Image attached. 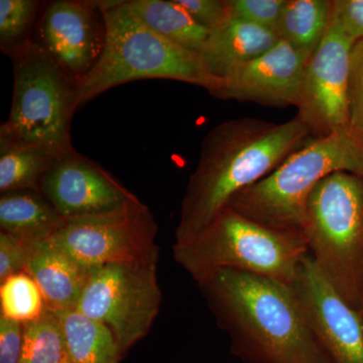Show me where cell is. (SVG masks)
<instances>
[{"mask_svg": "<svg viewBox=\"0 0 363 363\" xmlns=\"http://www.w3.org/2000/svg\"><path fill=\"white\" fill-rule=\"evenodd\" d=\"M308 60L281 40L225 79L212 94L271 106H297Z\"/></svg>", "mask_w": 363, "mask_h": 363, "instance_id": "obj_13", "label": "cell"}, {"mask_svg": "<svg viewBox=\"0 0 363 363\" xmlns=\"http://www.w3.org/2000/svg\"><path fill=\"white\" fill-rule=\"evenodd\" d=\"M348 100L350 130L363 138V40L355 43L351 50Z\"/></svg>", "mask_w": 363, "mask_h": 363, "instance_id": "obj_26", "label": "cell"}, {"mask_svg": "<svg viewBox=\"0 0 363 363\" xmlns=\"http://www.w3.org/2000/svg\"><path fill=\"white\" fill-rule=\"evenodd\" d=\"M67 360L65 336L55 313L45 310L39 319L23 324L20 363H64Z\"/></svg>", "mask_w": 363, "mask_h": 363, "instance_id": "obj_22", "label": "cell"}, {"mask_svg": "<svg viewBox=\"0 0 363 363\" xmlns=\"http://www.w3.org/2000/svg\"><path fill=\"white\" fill-rule=\"evenodd\" d=\"M64 363H70V362H69V360H67V362H65Z\"/></svg>", "mask_w": 363, "mask_h": 363, "instance_id": "obj_31", "label": "cell"}, {"mask_svg": "<svg viewBox=\"0 0 363 363\" xmlns=\"http://www.w3.org/2000/svg\"><path fill=\"white\" fill-rule=\"evenodd\" d=\"M354 43L329 26L324 40L306 64L298 117L315 138L350 126V62Z\"/></svg>", "mask_w": 363, "mask_h": 363, "instance_id": "obj_11", "label": "cell"}, {"mask_svg": "<svg viewBox=\"0 0 363 363\" xmlns=\"http://www.w3.org/2000/svg\"><path fill=\"white\" fill-rule=\"evenodd\" d=\"M35 243L11 234L0 233V284L13 274L25 272Z\"/></svg>", "mask_w": 363, "mask_h": 363, "instance_id": "obj_27", "label": "cell"}, {"mask_svg": "<svg viewBox=\"0 0 363 363\" xmlns=\"http://www.w3.org/2000/svg\"><path fill=\"white\" fill-rule=\"evenodd\" d=\"M303 235L333 288L363 311V176L337 172L318 183L306 205Z\"/></svg>", "mask_w": 363, "mask_h": 363, "instance_id": "obj_7", "label": "cell"}, {"mask_svg": "<svg viewBox=\"0 0 363 363\" xmlns=\"http://www.w3.org/2000/svg\"><path fill=\"white\" fill-rule=\"evenodd\" d=\"M286 0H230L233 18L278 32Z\"/></svg>", "mask_w": 363, "mask_h": 363, "instance_id": "obj_25", "label": "cell"}, {"mask_svg": "<svg viewBox=\"0 0 363 363\" xmlns=\"http://www.w3.org/2000/svg\"><path fill=\"white\" fill-rule=\"evenodd\" d=\"M40 193L65 220L112 211L138 198L75 150L55 161L43 178Z\"/></svg>", "mask_w": 363, "mask_h": 363, "instance_id": "obj_12", "label": "cell"}, {"mask_svg": "<svg viewBox=\"0 0 363 363\" xmlns=\"http://www.w3.org/2000/svg\"><path fill=\"white\" fill-rule=\"evenodd\" d=\"M23 325L0 315V363H20Z\"/></svg>", "mask_w": 363, "mask_h": 363, "instance_id": "obj_30", "label": "cell"}, {"mask_svg": "<svg viewBox=\"0 0 363 363\" xmlns=\"http://www.w3.org/2000/svg\"><path fill=\"white\" fill-rule=\"evenodd\" d=\"M13 95L0 142L38 147L60 157L74 150L71 121L80 106L77 79L50 52L28 40L11 55Z\"/></svg>", "mask_w": 363, "mask_h": 363, "instance_id": "obj_6", "label": "cell"}, {"mask_svg": "<svg viewBox=\"0 0 363 363\" xmlns=\"http://www.w3.org/2000/svg\"><path fill=\"white\" fill-rule=\"evenodd\" d=\"M173 252L197 283L229 269L292 284L309 253L302 233L262 225L229 206L190 240L176 242Z\"/></svg>", "mask_w": 363, "mask_h": 363, "instance_id": "obj_5", "label": "cell"}, {"mask_svg": "<svg viewBox=\"0 0 363 363\" xmlns=\"http://www.w3.org/2000/svg\"><path fill=\"white\" fill-rule=\"evenodd\" d=\"M337 172L363 176V138L350 126L313 138L271 174L234 196L228 206L262 225L302 233L308 198L320 181Z\"/></svg>", "mask_w": 363, "mask_h": 363, "instance_id": "obj_4", "label": "cell"}, {"mask_svg": "<svg viewBox=\"0 0 363 363\" xmlns=\"http://www.w3.org/2000/svg\"><path fill=\"white\" fill-rule=\"evenodd\" d=\"M128 4L152 30L201 56L212 33L200 26L176 0H128Z\"/></svg>", "mask_w": 363, "mask_h": 363, "instance_id": "obj_18", "label": "cell"}, {"mask_svg": "<svg viewBox=\"0 0 363 363\" xmlns=\"http://www.w3.org/2000/svg\"><path fill=\"white\" fill-rule=\"evenodd\" d=\"M329 16L330 1L327 0H286L279 38L309 61L328 30Z\"/></svg>", "mask_w": 363, "mask_h": 363, "instance_id": "obj_20", "label": "cell"}, {"mask_svg": "<svg viewBox=\"0 0 363 363\" xmlns=\"http://www.w3.org/2000/svg\"><path fill=\"white\" fill-rule=\"evenodd\" d=\"M0 315L23 325L39 319L47 310L39 286L26 272L0 284Z\"/></svg>", "mask_w": 363, "mask_h": 363, "instance_id": "obj_23", "label": "cell"}, {"mask_svg": "<svg viewBox=\"0 0 363 363\" xmlns=\"http://www.w3.org/2000/svg\"><path fill=\"white\" fill-rule=\"evenodd\" d=\"M64 222L40 191H13L0 197L1 233L37 242L49 240Z\"/></svg>", "mask_w": 363, "mask_h": 363, "instance_id": "obj_17", "label": "cell"}, {"mask_svg": "<svg viewBox=\"0 0 363 363\" xmlns=\"http://www.w3.org/2000/svg\"><path fill=\"white\" fill-rule=\"evenodd\" d=\"M98 4L104 25V48L91 70L77 79L79 104L116 86L143 79H169L209 89L200 55L145 25L128 1Z\"/></svg>", "mask_w": 363, "mask_h": 363, "instance_id": "obj_3", "label": "cell"}, {"mask_svg": "<svg viewBox=\"0 0 363 363\" xmlns=\"http://www.w3.org/2000/svg\"><path fill=\"white\" fill-rule=\"evenodd\" d=\"M362 316H363V312H362Z\"/></svg>", "mask_w": 363, "mask_h": 363, "instance_id": "obj_32", "label": "cell"}, {"mask_svg": "<svg viewBox=\"0 0 363 363\" xmlns=\"http://www.w3.org/2000/svg\"><path fill=\"white\" fill-rule=\"evenodd\" d=\"M157 225L149 207L138 198L123 206L68 219L49 241L89 269L123 262L157 264Z\"/></svg>", "mask_w": 363, "mask_h": 363, "instance_id": "obj_9", "label": "cell"}, {"mask_svg": "<svg viewBox=\"0 0 363 363\" xmlns=\"http://www.w3.org/2000/svg\"><path fill=\"white\" fill-rule=\"evenodd\" d=\"M281 40L278 32L233 18L211 33L201 54L210 93L240 67L257 59Z\"/></svg>", "mask_w": 363, "mask_h": 363, "instance_id": "obj_15", "label": "cell"}, {"mask_svg": "<svg viewBox=\"0 0 363 363\" xmlns=\"http://www.w3.org/2000/svg\"><path fill=\"white\" fill-rule=\"evenodd\" d=\"M310 133L298 116L283 123L245 117L210 130L182 201L176 242L190 240L209 225L234 196L304 147Z\"/></svg>", "mask_w": 363, "mask_h": 363, "instance_id": "obj_1", "label": "cell"}, {"mask_svg": "<svg viewBox=\"0 0 363 363\" xmlns=\"http://www.w3.org/2000/svg\"><path fill=\"white\" fill-rule=\"evenodd\" d=\"M39 6L35 0H0V47L4 54L11 56L30 40L28 33Z\"/></svg>", "mask_w": 363, "mask_h": 363, "instance_id": "obj_24", "label": "cell"}, {"mask_svg": "<svg viewBox=\"0 0 363 363\" xmlns=\"http://www.w3.org/2000/svg\"><path fill=\"white\" fill-rule=\"evenodd\" d=\"M329 26L337 28L354 44L363 40V0H332Z\"/></svg>", "mask_w": 363, "mask_h": 363, "instance_id": "obj_29", "label": "cell"}, {"mask_svg": "<svg viewBox=\"0 0 363 363\" xmlns=\"http://www.w3.org/2000/svg\"><path fill=\"white\" fill-rule=\"evenodd\" d=\"M198 284L240 354L257 363H329L291 284L229 269Z\"/></svg>", "mask_w": 363, "mask_h": 363, "instance_id": "obj_2", "label": "cell"}, {"mask_svg": "<svg viewBox=\"0 0 363 363\" xmlns=\"http://www.w3.org/2000/svg\"><path fill=\"white\" fill-rule=\"evenodd\" d=\"M97 11L98 1L58 0L51 2L43 14V47L76 79L91 70L104 48Z\"/></svg>", "mask_w": 363, "mask_h": 363, "instance_id": "obj_14", "label": "cell"}, {"mask_svg": "<svg viewBox=\"0 0 363 363\" xmlns=\"http://www.w3.org/2000/svg\"><path fill=\"white\" fill-rule=\"evenodd\" d=\"M92 272L54 247L49 240L35 243L25 269L39 286L45 308L55 314L76 309Z\"/></svg>", "mask_w": 363, "mask_h": 363, "instance_id": "obj_16", "label": "cell"}, {"mask_svg": "<svg viewBox=\"0 0 363 363\" xmlns=\"http://www.w3.org/2000/svg\"><path fill=\"white\" fill-rule=\"evenodd\" d=\"M58 157L28 145L0 142V192L35 190Z\"/></svg>", "mask_w": 363, "mask_h": 363, "instance_id": "obj_21", "label": "cell"}, {"mask_svg": "<svg viewBox=\"0 0 363 363\" xmlns=\"http://www.w3.org/2000/svg\"><path fill=\"white\" fill-rule=\"evenodd\" d=\"M200 26L213 33L233 18L230 0H176Z\"/></svg>", "mask_w": 363, "mask_h": 363, "instance_id": "obj_28", "label": "cell"}, {"mask_svg": "<svg viewBox=\"0 0 363 363\" xmlns=\"http://www.w3.org/2000/svg\"><path fill=\"white\" fill-rule=\"evenodd\" d=\"M291 285L328 362L363 363L362 314L327 281L310 253Z\"/></svg>", "mask_w": 363, "mask_h": 363, "instance_id": "obj_10", "label": "cell"}, {"mask_svg": "<svg viewBox=\"0 0 363 363\" xmlns=\"http://www.w3.org/2000/svg\"><path fill=\"white\" fill-rule=\"evenodd\" d=\"M70 363H119L123 358L112 332L77 310L58 313Z\"/></svg>", "mask_w": 363, "mask_h": 363, "instance_id": "obj_19", "label": "cell"}, {"mask_svg": "<svg viewBox=\"0 0 363 363\" xmlns=\"http://www.w3.org/2000/svg\"><path fill=\"white\" fill-rule=\"evenodd\" d=\"M161 300L157 264L123 262L93 269L76 310L112 332L123 358L149 333Z\"/></svg>", "mask_w": 363, "mask_h": 363, "instance_id": "obj_8", "label": "cell"}]
</instances>
